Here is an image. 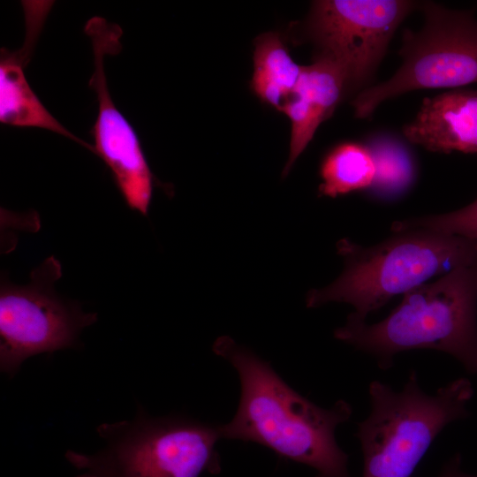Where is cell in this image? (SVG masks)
<instances>
[{
	"mask_svg": "<svg viewBox=\"0 0 477 477\" xmlns=\"http://www.w3.org/2000/svg\"><path fill=\"white\" fill-rule=\"evenodd\" d=\"M375 163V178L368 190L382 200H394L412 186L416 165L409 148L399 140L379 135L367 145Z\"/></svg>",
	"mask_w": 477,
	"mask_h": 477,
	"instance_id": "15",
	"label": "cell"
},
{
	"mask_svg": "<svg viewBox=\"0 0 477 477\" xmlns=\"http://www.w3.org/2000/svg\"><path fill=\"white\" fill-rule=\"evenodd\" d=\"M61 276V264L51 255L26 284L1 282L0 369L11 378L31 356L74 347L80 331L97 320L96 314L83 312L56 292Z\"/></svg>",
	"mask_w": 477,
	"mask_h": 477,
	"instance_id": "7",
	"label": "cell"
},
{
	"mask_svg": "<svg viewBox=\"0 0 477 477\" xmlns=\"http://www.w3.org/2000/svg\"><path fill=\"white\" fill-rule=\"evenodd\" d=\"M403 133L428 151L477 155V90L457 88L425 98Z\"/></svg>",
	"mask_w": 477,
	"mask_h": 477,
	"instance_id": "12",
	"label": "cell"
},
{
	"mask_svg": "<svg viewBox=\"0 0 477 477\" xmlns=\"http://www.w3.org/2000/svg\"><path fill=\"white\" fill-rule=\"evenodd\" d=\"M375 163L368 148L356 142L337 145L320 165V196L336 198L368 189L375 178Z\"/></svg>",
	"mask_w": 477,
	"mask_h": 477,
	"instance_id": "14",
	"label": "cell"
},
{
	"mask_svg": "<svg viewBox=\"0 0 477 477\" xmlns=\"http://www.w3.org/2000/svg\"><path fill=\"white\" fill-rule=\"evenodd\" d=\"M301 69L302 65L292 59L278 33H265L256 39L251 87L263 102L281 110Z\"/></svg>",
	"mask_w": 477,
	"mask_h": 477,
	"instance_id": "13",
	"label": "cell"
},
{
	"mask_svg": "<svg viewBox=\"0 0 477 477\" xmlns=\"http://www.w3.org/2000/svg\"><path fill=\"white\" fill-rule=\"evenodd\" d=\"M104 447L94 454L67 450L76 477H201L217 474L220 425L179 415L152 417L141 405L132 420L102 423Z\"/></svg>",
	"mask_w": 477,
	"mask_h": 477,
	"instance_id": "5",
	"label": "cell"
},
{
	"mask_svg": "<svg viewBox=\"0 0 477 477\" xmlns=\"http://www.w3.org/2000/svg\"><path fill=\"white\" fill-rule=\"evenodd\" d=\"M213 352L237 371L241 387L237 412L220 425L222 438L263 445L280 458L312 467L315 477H351L348 455L336 441L337 428L352 413L340 399L322 408L290 387L265 361L231 337L216 339Z\"/></svg>",
	"mask_w": 477,
	"mask_h": 477,
	"instance_id": "1",
	"label": "cell"
},
{
	"mask_svg": "<svg viewBox=\"0 0 477 477\" xmlns=\"http://www.w3.org/2000/svg\"><path fill=\"white\" fill-rule=\"evenodd\" d=\"M422 11L420 29L404 33L398 71L352 100L357 117H368L385 100L413 90L477 83V19L470 11L432 2L424 3Z\"/></svg>",
	"mask_w": 477,
	"mask_h": 477,
	"instance_id": "6",
	"label": "cell"
},
{
	"mask_svg": "<svg viewBox=\"0 0 477 477\" xmlns=\"http://www.w3.org/2000/svg\"><path fill=\"white\" fill-rule=\"evenodd\" d=\"M346 91L345 74L331 58L319 55L313 64L302 66L299 78L280 110L289 117L292 127L283 177L288 175L319 125L331 116Z\"/></svg>",
	"mask_w": 477,
	"mask_h": 477,
	"instance_id": "11",
	"label": "cell"
},
{
	"mask_svg": "<svg viewBox=\"0 0 477 477\" xmlns=\"http://www.w3.org/2000/svg\"><path fill=\"white\" fill-rule=\"evenodd\" d=\"M414 6L402 0L316 1L308 30L320 55L342 68L348 91H354L372 78L395 31Z\"/></svg>",
	"mask_w": 477,
	"mask_h": 477,
	"instance_id": "8",
	"label": "cell"
},
{
	"mask_svg": "<svg viewBox=\"0 0 477 477\" xmlns=\"http://www.w3.org/2000/svg\"><path fill=\"white\" fill-rule=\"evenodd\" d=\"M85 33L90 38L94 55L89 87L98 102V113L91 130L94 154L110 169L126 205L146 216L158 181L135 130L111 99L104 72V57L117 55L122 49L119 39L123 31L118 25L93 17L87 22Z\"/></svg>",
	"mask_w": 477,
	"mask_h": 477,
	"instance_id": "9",
	"label": "cell"
},
{
	"mask_svg": "<svg viewBox=\"0 0 477 477\" xmlns=\"http://www.w3.org/2000/svg\"><path fill=\"white\" fill-rule=\"evenodd\" d=\"M477 264L457 267L403 295L383 320L369 324L352 314L334 336L371 355L382 370L399 352L433 349L477 375Z\"/></svg>",
	"mask_w": 477,
	"mask_h": 477,
	"instance_id": "2",
	"label": "cell"
},
{
	"mask_svg": "<svg viewBox=\"0 0 477 477\" xmlns=\"http://www.w3.org/2000/svg\"><path fill=\"white\" fill-rule=\"evenodd\" d=\"M395 232L427 229L449 235L477 239V199L469 205L444 214L412 217L393 223Z\"/></svg>",
	"mask_w": 477,
	"mask_h": 477,
	"instance_id": "16",
	"label": "cell"
},
{
	"mask_svg": "<svg viewBox=\"0 0 477 477\" xmlns=\"http://www.w3.org/2000/svg\"><path fill=\"white\" fill-rule=\"evenodd\" d=\"M436 477H477L464 473L460 468V456L458 454L448 460Z\"/></svg>",
	"mask_w": 477,
	"mask_h": 477,
	"instance_id": "17",
	"label": "cell"
},
{
	"mask_svg": "<svg viewBox=\"0 0 477 477\" xmlns=\"http://www.w3.org/2000/svg\"><path fill=\"white\" fill-rule=\"evenodd\" d=\"M52 1H22L26 36L16 50H0V121L16 127H38L69 138L94 153V147L63 126L44 107L26 78L25 69L35 48Z\"/></svg>",
	"mask_w": 477,
	"mask_h": 477,
	"instance_id": "10",
	"label": "cell"
},
{
	"mask_svg": "<svg viewBox=\"0 0 477 477\" xmlns=\"http://www.w3.org/2000/svg\"><path fill=\"white\" fill-rule=\"evenodd\" d=\"M368 394L370 413L358 423L355 434L363 455V477H412L443 429L468 416L473 388L461 377L428 394L412 371L401 390L375 380Z\"/></svg>",
	"mask_w": 477,
	"mask_h": 477,
	"instance_id": "4",
	"label": "cell"
},
{
	"mask_svg": "<svg viewBox=\"0 0 477 477\" xmlns=\"http://www.w3.org/2000/svg\"><path fill=\"white\" fill-rule=\"evenodd\" d=\"M337 249L344 261V271L330 284L310 290L307 307L347 303L354 307L352 314L362 321L393 297L436 275L477 264V239L427 229L398 231L367 247L342 238Z\"/></svg>",
	"mask_w": 477,
	"mask_h": 477,
	"instance_id": "3",
	"label": "cell"
}]
</instances>
